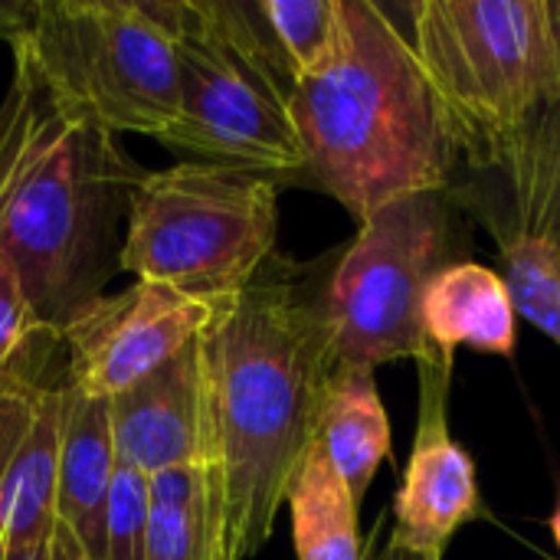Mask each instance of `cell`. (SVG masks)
Here are the masks:
<instances>
[{
    "label": "cell",
    "instance_id": "7c38bea8",
    "mask_svg": "<svg viewBox=\"0 0 560 560\" xmlns=\"http://www.w3.org/2000/svg\"><path fill=\"white\" fill-rule=\"evenodd\" d=\"M115 463L108 400H92L69 387L52 495L56 560H105V518Z\"/></svg>",
    "mask_w": 560,
    "mask_h": 560
},
{
    "label": "cell",
    "instance_id": "4316f807",
    "mask_svg": "<svg viewBox=\"0 0 560 560\" xmlns=\"http://www.w3.org/2000/svg\"><path fill=\"white\" fill-rule=\"evenodd\" d=\"M210 560H236V555L230 551V545H220V548L213 551V558Z\"/></svg>",
    "mask_w": 560,
    "mask_h": 560
},
{
    "label": "cell",
    "instance_id": "83f0119b",
    "mask_svg": "<svg viewBox=\"0 0 560 560\" xmlns=\"http://www.w3.org/2000/svg\"><path fill=\"white\" fill-rule=\"evenodd\" d=\"M551 240H555V246H558V256H560V223H558V230L551 233Z\"/></svg>",
    "mask_w": 560,
    "mask_h": 560
},
{
    "label": "cell",
    "instance_id": "d4e9b609",
    "mask_svg": "<svg viewBox=\"0 0 560 560\" xmlns=\"http://www.w3.org/2000/svg\"><path fill=\"white\" fill-rule=\"evenodd\" d=\"M3 560H56V548H52V538H49V541H43V545L33 548V551H23V555H13V558Z\"/></svg>",
    "mask_w": 560,
    "mask_h": 560
},
{
    "label": "cell",
    "instance_id": "cb8c5ba5",
    "mask_svg": "<svg viewBox=\"0 0 560 560\" xmlns=\"http://www.w3.org/2000/svg\"><path fill=\"white\" fill-rule=\"evenodd\" d=\"M381 535V532H377ZM377 535L368 541V555L364 560H430V558H420V555H410L407 548H400L397 541H390V535H387V541L377 548Z\"/></svg>",
    "mask_w": 560,
    "mask_h": 560
},
{
    "label": "cell",
    "instance_id": "5bb4252c",
    "mask_svg": "<svg viewBox=\"0 0 560 560\" xmlns=\"http://www.w3.org/2000/svg\"><path fill=\"white\" fill-rule=\"evenodd\" d=\"M548 10L558 49V92L495 171L505 187L502 203L492 207L499 220L489 223L495 240L551 236L560 223V0H548Z\"/></svg>",
    "mask_w": 560,
    "mask_h": 560
},
{
    "label": "cell",
    "instance_id": "30bf717a",
    "mask_svg": "<svg viewBox=\"0 0 560 560\" xmlns=\"http://www.w3.org/2000/svg\"><path fill=\"white\" fill-rule=\"evenodd\" d=\"M450 384L453 374L436 358L420 364V420L394 495L390 541L430 560H443L456 532L482 515L476 463L450 433Z\"/></svg>",
    "mask_w": 560,
    "mask_h": 560
},
{
    "label": "cell",
    "instance_id": "484cf974",
    "mask_svg": "<svg viewBox=\"0 0 560 560\" xmlns=\"http://www.w3.org/2000/svg\"><path fill=\"white\" fill-rule=\"evenodd\" d=\"M551 535H555V545H558V551H560V495H558V505H555V515H551Z\"/></svg>",
    "mask_w": 560,
    "mask_h": 560
},
{
    "label": "cell",
    "instance_id": "7402d4cb",
    "mask_svg": "<svg viewBox=\"0 0 560 560\" xmlns=\"http://www.w3.org/2000/svg\"><path fill=\"white\" fill-rule=\"evenodd\" d=\"M13 262L0 253V371L43 331Z\"/></svg>",
    "mask_w": 560,
    "mask_h": 560
},
{
    "label": "cell",
    "instance_id": "3957f363",
    "mask_svg": "<svg viewBox=\"0 0 560 560\" xmlns=\"http://www.w3.org/2000/svg\"><path fill=\"white\" fill-rule=\"evenodd\" d=\"M302 171L358 223L384 203L450 190L459 167L410 36L374 0H341L325 62L292 85Z\"/></svg>",
    "mask_w": 560,
    "mask_h": 560
},
{
    "label": "cell",
    "instance_id": "8992f818",
    "mask_svg": "<svg viewBox=\"0 0 560 560\" xmlns=\"http://www.w3.org/2000/svg\"><path fill=\"white\" fill-rule=\"evenodd\" d=\"M279 184L180 161L144 171L125 217L118 269L203 302H233L276 256Z\"/></svg>",
    "mask_w": 560,
    "mask_h": 560
},
{
    "label": "cell",
    "instance_id": "5b68a950",
    "mask_svg": "<svg viewBox=\"0 0 560 560\" xmlns=\"http://www.w3.org/2000/svg\"><path fill=\"white\" fill-rule=\"evenodd\" d=\"M180 112L164 148L187 161L272 177L302 171L292 121V79L279 62L253 0H171Z\"/></svg>",
    "mask_w": 560,
    "mask_h": 560
},
{
    "label": "cell",
    "instance_id": "e0dca14e",
    "mask_svg": "<svg viewBox=\"0 0 560 560\" xmlns=\"http://www.w3.org/2000/svg\"><path fill=\"white\" fill-rule=\"evenodd\" d=\"M285 505L299 560H364L368 548L361 541L358 499L318 443L308 446Z\"/></svg>",
    "mask_w": 560,
    "mask_h": 560
},
{
    "label": "cell",
    "instance_id": "4fadbf2b",
    "mask_svg": "<svg viewBox=\"0 0 560 560\" xmlns=\"http://www.w3.org/2000/svg\"><path fill=\"white\" fill-rule=\"evenodd\" d=\"M423 335L436 361L453 374L456 351L512 358L518 348V308L502 272L482 262H453L430 282L423 295Z\"/></svg>",
    "mask_w": 560,
    "mask_h": 560
},
{
    "label": "cell",
    "instance_id": "ba28073f",
    "mask_svg": "<svg viewBox=\"0 0 560 560\" xmlns=\"http://www.w3.org/2000/svg\"><path fill=\"white\" fill-rule=\"evenodd\" d=\"M466 249L453 190L400 197L358 223V236L318 282L335 364L377 371L390 361H433L423 295L436 272L466 262Z\"/></svg>",
    "mask_w": 560,
    "mask_h": 560
},
{
    "label": "cell",
    "instance_id": "2e32d148",
    "mask_svg": "<svg viewBox=\"0 0 560 560\" xmlns=\"http://www.w3.org/2000/svg\"><path fill=\"white\" fill-rule=\"evenodd\" d=\"M220 545L230 538L217 456L148 479V560H210Z\"/></svg>",
    "mask_w": 560,
    "mask_h": 560
},
{
    "label": "cell",
    "instance_id": "9c48e42d",
    "mask_svg": "<svg viewBox=\"0 0 560 560\" xmlns=\"http://www.w3.org/2000/svg\"><path fill=\"white\" fill-rule=\"evenodd\" d=\"M233 302H203L154 282L102 292L59 328L66 381L82 397L112 400L194 345Z\"/></svg>",
    "mask_w": 560,
    "mask_h": 560
},
{
    "label": "cell",
    "instance_id": "44dd1931",
    "mask_svg": "<svg viewBox=\"0 0 560 560\" xmlns=\"http://www.w3.org/2000/svg\"><path fill=\"white\" fill-rule=\"evenodd\" d=\"M105 560H148V476L115 463L105 518Z\"/></svg>",
    "mask_w": 560,
    "mask_h": 560
},
{
    "label": "cell",
    "instance_id": "6da1fadb",
    "mask_svg": "<svg viewBox=\"0 0 560 560\" xmlns=\"http://www.w3.org/2000/svg\"><path fill=\"white\" fill-rule=\"evenodd\" d=\"M318 282L315 269L272 256L203 331L213 456L236 560L256 558L269 545L289 486L315 443L335 371Z\"/></svg>",
    "mask_w": 560,
    "mask_h": 560
},
{
    "label": "cell",
    "instance_id": "52a82bcc",
    "mask_svg": "<svg viewBox=\"0 0 560 560\" xmlns=\"http://www.w3.org/2000/svg\"><path fill=\"white\" fill-rule=\"evenodd\" d=\"M69 108L112 135L164 141L180 112L171 0H36L10 43Z\"/></svg>",
    "mask_w": 560,
    "mask_h": 560
},
{
    "label": "cell",
    "instance_id": "7a4b0ae2",
    "mask_svg": "<svg viewBox=\"0 0 560 560\" xmlns=\"http://www.w3.org/2000/svg\"><path fill=\"white\" fill-rule=\"evenodd\" d=\"M141 177L118 135L56 98L13 56L0 102V253L39 325L59 331L102 295Z\"/></svg>",
    "mask_w": 560,
    "mask_h": 560
},
{
    "label": "cell",
    "instance_id": "8fae6325",
    "mask_svg": "<svg viewBox=\"0 0 560 560\" xmlns=\"http://www.w3.org/2000/svg\"><path fill=\"white\" fill-rule=\"evenodd\" d=\"M115 456L148 479L213 456L203 335L108 400Z\"/></svg>",
    "mask_w": 560,
    "mask_h": 560
},
{
    "label": "cell",
    "instance_id": "277c9868",
    "mask_svg": "<svg viewBox=\"0 0 560 560\" xmlns=\"http://www.w3.org/2000/svg\"><path fill=\"white\" fill-rule=\"evenodd\" d=\"M410 46L472 174H495L558 92L548 0H420Z\"/></svg>",
    "mask_w": 560,
    "mask_h": 560
},
{
    "label": "cell",
    "instance_id": "ffe728a7",
    "mask_svg": "<svg viewBox=\"0 0 560 560\" xmlns=\"http://www.w3.org/2000/svg\"><path fill=\"white\" fill-rule=\"evenodd\" d=\"M502 279L518 318L532 322L560 348V256L551 236L499 240Z\"/></svg>",
    "mask_w": 560,
    "mask_h": 560
},
{
    "label": "cell",
    "instance_id": "603a6c76",
    "mask_svg": "<svg viewBox=\"0 0 560 560\" xmlns=\"http://www.w3.org/2000/svg\"><path fill=\"white\" fill-rule=\"evenodd\" d=\"M33 3H36V0H0V39H3L7 46L30 26Z\"/></svg>",
    "mask_w": 560,
    "mask_h": 560
},
{
    "label": "cell",
    "instance_id": "ac0fdd59",
    "mask_svg": "<svg viewBox=\"0 0 560 560\" xmlns=\"http://www.w3.org/2000/svg\"><path fill=\"white\" fill-rule=\"evenodd\" d=\"M62 358H66L62 354V335L56 328H43L0 371V560H3L10 515H13L23 440H26L33 410L39 404V394L59 374H66V364H62V371H52L56 361H62Z\"/></svg>",
    "mask_w": 560,
    "mask_h": 560
},
{
    "label": "cell",
    "instance_id": "d6986e66",
    "mask_svg": "<svg viewBox=\"0 0 560 560\" xmlns=\"http://www.w3.org/2000/svg\"><path fill=\"white\" fill-rule=\"evenodd\" d=\"M253 7L292 82L325 62L338 33L341 0H253Z\"/></svg>",
    "mask_w": 560,
    "mask_h": 560
},
{
    "label": "cell",
    "instance_id": "9a60e30c",
    "mask_svg": "<svg viewBox=\"0 0 560 560\" xmlns=\"http://www.w3.org/2000/svg\"><path fill=\"white\" fill-rule=\"evenodd\" d=\"M315 443L361 505L381 463L390 459V420L374 371L335 364L325 384Z\"/></svg>",
    "mask_w": 560,
    "mask_h": 560
}]
</instances>
